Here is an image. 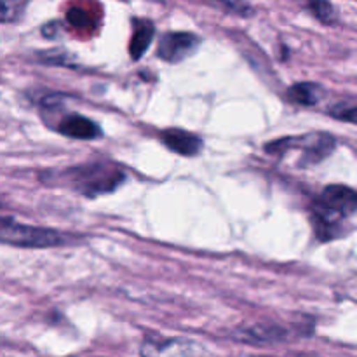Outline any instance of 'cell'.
<instances>
[{
  "label": "cell",
  "mask_w": 357,
  "mask_h": 357,
  "mask_svg": "<svg viewBox=\"0 0 357 357\" xmlns=\"http://www.w3.org/2000/svg\"><path fill=\"white\" fill-rule=\"evenodd\" d=\"M70 237L58 230L44 229V227H30L16 223L14 220L6 218L0 227V243L10 244L17 248H54L68 243Z\"/></svg>",
  "instance_id": "6da1fadb"
},
{
  "label": "cell",
  "mask_w": 357,
  "mask_h": 357,
  "mask_svg": "<svg viewBox=\"0 0 357 357\" xmlns=\"http://www.w3.org/2000/svg\"><path fill=\"white\" fill-rule=\"evenodd\" d=\"M66 180L72 187L86 195H100L115 190L124 181V174L112 167L100 166H82L66 171Z\"/></svg>",
  "instance_id": "7a4b0ae2"
},
{
  "label": "cell",
  "mask_w": 357,
  "mask_h": 357,
  "mask_svg": "<svg viewBox=\"0 0 357 357\" xmlns=\"http://www.w3.org/2000/svg\"><path fill=\"white\" fill-rule=\"evenodd\" d=\"M201 45V38L188 31H171L159 40L157 56L162 61L180 63L190 58Z\"/></svg>",
  "instance_id": "3957f363"
},
{
  "label": "cell",
  "mask_w": 357,
  "mask_h": 357,
  "mask_svg": "<svg viewBox=\"0 0 357 357\" xmlns=\"http://www.w3.org/2000/svg\"><path fill=\"white\" fill-rule=\"evenodd\" d=\"M142 357H202V349L185 338L150 337L142 344Z\"/></svg>",
  "instance_id": "277c9868"
},
{
  "label": "cell",
  "mask_w": 357,
  "mask_h": 357,
  "mask_svg": "<svg viewBox=\"0 0 357 357\" xmlns=\"http://www.w3.org/2000/svg\"><path fill=\"white\" fill-rule=\"evenodd\" d=\"M293 333L289 328L271 323L251 324V326H244L234 331V338L246 342V344H272V342L286 340Z\"/></svg>",
  "instance_id": "5b68a950"
},
{
  "label": "cell",
  "mask_w": 357,
  "mask_h": 357,
  "mask_svg": "<svg viewBox=\"0 0 357 357\" xmlns=\"http://www.w3.org/2000/svg\"><path fill=\"white\" fill-rule=\"evenodd\" d=\"M58 131L63 136H68L73 139H94L101 136L100 126L79 114H70L65 119H61Z\"/></svg>",
  "instance_id": "8992f818"
},
{
  "label": "cell",
  "mask_w": 357,
  "mask_h": 357,
  "mask_svg": "<svg viewBox=\"0 0 357 357\" xmlns=\"http://www.w3.org/2000/svg\"><path fill=\"white\" fill-rule=\"evenodd\" d=\"M164 145L180 155H197L202 149V139L183 129H166L160 132Z\"/></svg>",
  "instance_id": "52a82bcc"
},
{
  "label": "cell",
  "mask_w": 357,
  "mask_h": 357,
  "mask_svg": "<svg viewBox=\"0 0 357 357\" xmlns=\"http://www.w3.org/2000/svg\"><path fill=\"white\" fill-rule=\"evenodd\" d=\"M155 35V26L150 20H132V37L129 42V54L131 58L139 59L146 52L152 38Z\"/></svg>",
  "instance_id": "ba28073f"
},
{
  "label": "cell",
  "mask_w": 357,
  "mask_h": 357,
  "mask_svg": "<svg viewBox=\"0 0 357 357\" xmlns=\"http://www.w3.org/2000/svg\"><path fill=\"white\" fill-rule=\"evenodd\" d=\"M335 149V139L328 135L312 136L305 142L303 149V162L305 164H317L323 159H326Z\"/></svg>",
  "instance_id": "9c48e42d"
},
{
  "label": "cell",
  "mask_w": 357,
  "mask_h": 357,
  "mask_svg": "<svg viewBox=\"0 0 357 357\" xmlns=\"http://www.w3.org/2000/svg\"><path fill=\"white\" fill-rule=\"evenodd\" d=\"M324 89L319 84L314 82H300L295 86L289 87L288 98L296 105H302V107H312V105L319 103V100L323 98Z\"/></svg>",
  "instance_id": "30bf717a"
},
{
  "label": "cell",
  "mask_w": 357,
  "mask_h": 357,
  "mask_svg": "<svg viewBox=\"0 0 357 357\" xmlns=\"http://www.w3.org/2000/svg\"><path fill=\"white\" fill-rule=\"evenodd\" d=\"M307 9L324 24L337 23V10L330 0H307Z\"/></svg>",
  "instance_id": "8fae6325"
},
{
  "label": "cell",
  "mask_w": 357,
  "mask_h": 357,
  "mask_svg": "<svg viewBox=\"0 0 357 357\" xmlns=\"http://www.w3.org/2000/svg\"><path fill=\"white\" fill-rule=\"evenodd\" d=\"M30 0H0V23L16 21L21 17Z\"/></svg>",
  "instance_id": "7c38bea8"
},
{
  "label": "cell",
  "mask_w": 357,
  "mask_h": 357,
  "mask_svg": "<svg viewBox=\"0 0 357 357\" xmlns=\"http://www.w3.org/2000/svg\"><path fill=\"white\" fill-rule=\"evenodd\" d=\"M328 114L331 117L338 119V121L344 122H351V124H357V105L354 103H347V101H340V103L333 105L330 108Z\"/></svg>",
  "instance_id": "4fadbf2b"
},
{
  "label": "cell",
  "mask_w": 357,
  "mask_h": 357,
  "mask_svg": "<svg viewBox=\"0 0 357 357\" xmlns=\"http://www.w3.org/2000/svg\"><path fill=\"white\" fill-rule=\"evenodd\" d=\"M66 17H68V21L73 24V26H87V23H89L87 14L84 13L82 9H75V7L68 10Z\"/></svg>",
  "instance_id": "5bb4252c"
},
{
  "label": "cell",
  "mask_w": 357,
  "mask_h": 357,
  "mask_svg": "<svg viewBox=\"0 0 357 357\" xmlns=\"http://www.w3.org/2000/svg\"><path fill=\"white\" fill-rule=\"evenodd\" d=\"M246 357H278V356H246Z\"/></svg>",
  "instance_id": "9a60e30c"
},
{
  "label": "cell",
  "mask_w": 357,
  "mask_h": 357,
  "mask_svg": "<svg viewBox=\"0 0 357 357\" xmlns=\"http://www.w3.org/2000/svg\"><path fill=\"white\" fill-rule=\"evenodd\" d=\"M356 2H357V0H356Z\"/></svg>",
  "instance_id": "2e32d148"
}]
</instances>
